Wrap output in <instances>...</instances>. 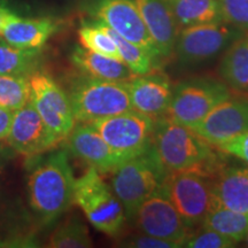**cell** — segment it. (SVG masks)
Masks as SVG:
<instances>
[{
	"label": "cell",
	"instance_id": "cell-1",
	"mask_svg": "<svg viewBox=\"0 0 248 248\" xmlns=\"http://www.w3.org/2000/svg\"><path fill=\"white\" fill-rule=\"evenodd\" d=\"M153 145L168 172L195 171L214 177L224 167L222 152L167 116L155 120Z\"/></svg>",
	"mask_w": 248,
	"mask_h": 248
},
{
	"label": "cell",
	"instance_id": "cell-2",
	"mask_svg": "<svg viewBox=\"0 0 248 248\" xmlns=\"http://www.w3.org/2000/svg\"><path fill=\"white\" fill-rule=\"evenodd\" d=\"M75 177L66 151L51 153L30 172L29 203L45 224L52 223L74 203Z\"/></svg>",
	"mask_w": 248,
	"mask_h": 248
},
{
	"label": "cell",
	"instance_id": "cell-3",
	"mask_svg": "<svg viewBox=\"0 0 248 248\" xmlns=\"http://www.w3.org/2000/svg\"><path fill=\"white\" fill-rule=\"evenodd\" d=\"M168 173L154 145L111 171L110 186L123 204L126 221L131 222L138 207L161 190Z\"/></svg>",
	"mask_w": 248,
	"mask_h": 248
},
{
	"label": "cell",
	"instance_id": "cell-4",
	"mask_svg": "<svg viewBox=\"0 0 248 248\" xmlns=\"http://www.w3.org/2000/svg\"><path fill=\"white\" fill-rule=\"evenodd\" d=\"M74 203L82 209L93 228L102 233L116 237L126 222L124 207L110 185L94 167L75 181Z\"/></svg>",
	"mask_w": 248,
	"mask_h": 248
},
{
	"label": "cell",
	"instance_id": "cell-5",
	"mask_svg": "<svg viewBox=\"0 0 248 248\" xmlns=\"http://www.w3.org/2000/svg\"><path fill=\"white\" fill-rule=\"evenodd\" d=\"M69 97L76 122L91 123L132 109L125 82L82 76L75 79Z\"/></svg>",
	"mask_w": 248,
	"mask_h": 248
},
{
	"label": "cell",
	"instance_id": "cell-6",
	"mask_svg": "<svg viewBox=\"0 0 248 248\" xmlns=\"http://www.w3.org/2000/svg\"><path fill=\"white\" fill-rule=\"evenodd\" d=\"M231 95V90L222 80L210 77L185 79L173 86L166 116L193 129L214 107Z\"/></svg>",
	"mask_w": 248,
	"mask_h": 248
},
{
	"label": "cell",
	"instance_id": "cell-7",
	"mask_svg": "<svg viewBox=\"0 0 248 248\" xmlns=\"http://www.w3.org/2000/svg\"><path fill=\"white\" fill-rule=\"evenodd\" d=\"M160 192L170 200L190 230L202 224L204 217L217 206L212 177L195 171L169 172Z\"/></svg>",
	"mask_w": 248,
	"mask_h": 248
},
{
	"label": "cell",
	"instance_id": "cell-8",
	"mask_svg": "<svg viewBox=\"0 0 248 248\" xmlns=\"http://www.w3.org/2000/svg\"><path fill=\"white\" fill-rule=\"evenodd\" d=\"M90 124L122 161L144 153L153 145L155 120L135 109L95 120Z\"/></svg>",
	"mask_w": 248,
	"mask_h": 248
},
{
	"label": "cell",
	"instance_id": "cell-9",
	"mask_svg": "<svg viewBox=\"0 0 248 248\" xmlns=\"http://www.w3.org/2000/svg\"><path fill=\"white\" fill-rule=\"evenodd\" d=\"M241 33L225 22L185 28L179 30L173 55L184 66L204 63L221 54Z\"/></svg>",
	"mask_w": 248,
	"mask_h": 248
},
{
	"label": "cell",
	"instance_id": "cell-10",
	"mask_svg": "<svg viewBox=\"0 0 248 248\" xmlns=\"http://www.w3.org/2000/svg\"><path fill=\"white\" fill-rule=\"evenodd\" d=\"M30 100L58 142L63 141L75 126L69 97L51 76L33 71L29 76Z\"/></svg>",
	"mask_w": 248,
	"mask_h": 248
},
{
	"label": "cell",
	"instance_id": "cell-11",
	"mask_svg": "<svg viewBox=\"0 0 248 248\" xmlns=\"http://www.w3.org/2000/svg\"><path fill=\"white\" fill-rule=\"evenodd\" d=\"M91 13L124 39L161 59L135 0H94Z\"/></svg>",
	"mask_w": 248,
	"mask_h": 248
},
{
	"label": "cell",
	"instance_id": "cell-12",
	"mask_svg": "<svg viewBox=\"0 0 248 248\" xmlns=\"http://www.w3.org/2000/svg\"><path fill=\"white\" fill-rule=\"evenodd\" d=\"M131 222L142 233L172 241L181 247L191 235L173 204L160 191L138 207Z\"/></svg>",
	"mask_w": 248,
	"mask_h": 248
},
{
	"label": "cell",
	"instance_id": "cell-13",
	"mask_svg": "<svg viewBox=\"0 0 248 248\" xmlns=\"http://www.w3.org/2000/svg\"><path fill=\"white\" fill-rule=\"evenodd\" d=\"M193 131L213 146L248 131V98L229 97L194 126Z\"/></svg>",
	"mask_w": 248,
	"mask_h": 248
},
{
	"label": "cell",
	"instance_id": "cell-14",
	"mask_svg": "<svg viewBox=\"0 0 248 248\" xmlns=\"http://www.w3.org/2000/svg\"><path fill=\"white\" fill-rule=\"evenodd\" d=\"M6 139L14 151L28 156L52 150L59 144L31 100L14 111Z\"/></svg>",
	"mask_w": 248,
	"mask_h": 248
},
{
	"label": "cell",
	"instance_id": "cell-15",
	"mask_svg": "<svg viewBox=\"0 0 248 248\" xmlns=\"http://www.w3.org/2000/svg\"><path fill=\"white\" fill-rule=\"evenodd\" d=\"M132 109L153 117L166 116L172 98L173 85L169 77L159 71L133 76L125 82Z\"/></svg>",
	"mask_w": 248,
	"mask_h": 248
},
{
	"label": "cell",
	"instance_id": "cell-16",
	"mask_svg": "<svg viewBox=\"0 0 248 248\" xmlns=\"http://www.w3.org/2000/svg\"><path fill=\"white\" fill-rule=\"evenodd\" d=\"M64 140L69 152L100 173L111 172L123 162L90 123L75 124Z\"/></svg>",
	"mask_w": 248,
	"mask_h": 248
},
{
	"label": "cell",
	"instance_id": "cell-17",
	"mask_svg": "<svg viewBox=\"0 0 248 248\" xmlns=\"http://www.w3.org/2000/svg\"><path fill=\"white\" fill-rule=\"evenodd\" d=\"M161 59L173 55L179 28L168 0H135Z\"/></svg>",
	"mask_w": 248,
	"mask_h": 248
},
{
	"label": "cell",
	"instance_id": "cell-18",
	"mask_svg": "<svg viewBox=\"0 0 248 248\" xmlns=\"http://www.w3.org/2000/svg\"><path fill=\"white\" fill-rule=\"evenodd\" d=\"M59 23L51 17H22L14 12L0 32V39L22 48H42L55 31Z\"/></svg>",
	"mask_w": 248,
	"mask_h": 248
},
{
	"label": "cell",
	"instance_id": "cell-19",
	"mask_svg": "<svg viewBox=\"0 0 248 248\" xmlns=\"http://www.w3.org/2000/svg\"><path fill=\"white\" fill-rule=\"evenodd\" d=\"M213 194L216 203L248 215V169L223 167L212 177Z\"/></svg>",
	"mask_w": 248,
	"mask_h": 248
},
{
	"label": "cell",
	"instance_id": "cell-20",
	"mask_svg": "<svg viewBox=\"0 0 248 248\" xmlns=\"http://www.w3.org/2000/svg\"><path fill=\"white\" fill-rule=\"evenodd\" d=\"M218 75L231 91L248 95V32L241 33L223 51Z\"/></svg>",
	"mask_w": 248,
	"mask_h": 248
},
{
	"label": "cell",
	"instance_id": "cell-21",
	"mask_svg": "<svg viewBox=\"0 0 248 248\" xmlns=\"http://www.w3.org/2000/svg\"><path fill=\"white\" fill-rule=\"evenodd\" d=\"M70 59L79 70L93 78L126 82L133 77L131 70L122 60L95 53L82 46L74 48Z\"/></svg>",
	"mask_w": 248,
	"mask_h": 248
},
{
	"label": "cell",
	"instance_id": "cell-22",
	"mask_svg": "<svg viewBox=\"0 0 248 248\" xmlns=\"http://www.w3.org/2000/svg\"><path fill=\"white\" fill-rule=\"evenodd\" d=\"M179 30L223 22L219 0H168Z\"/></svg>",
	"mask_w": 248,
	"mask_h": 248
},
{
	"label": "cell",
	"instance_id": "cell-23",
	"mask_svg": "<svg viewBox=\"0 0 248 248\" xmlns=\"http://www.w3.org/2000/svg\"><path fill=\"white\" fill-rule=\"evenodd\" d=\"M201 226L218 232L238 244L245 240L248 232V215L217 204L204 217Z\"/></svg>",
	"mask_w": 248,
	"mask_h": 248
},
{
	"label": "cell",
	"instance_id": "cell-24",
	"mask_svg": "<svg viewBox=\"0 0 248 248\" xmlns=\"http://www.w3.org/2000/svg\"><path fill=\"white\" fill-rule=\"evenodd\" d=\"M42 48H22L0 40V75L27 76L36 71Z\"/></svg>",
	"mask_w": 248,
	"mask_h": 248
},
{
	"label": "cell",
	"instance_id": "cell-25",
	"mask_svg": "<svg viewBox=\"0 0 248 248\" xmlns=\"http://www.w3.org/2000/svg\"><path fill=\"white\" fill-rule=\"evenodd\" d=\"M104 26L106 28L107 32L109 33L111 39L114 40V43L117 46L121 60L128 66L129 69L133 74V76L144 75V74H148L156 69L161 59L155 58L154 55H152L146 49L133 44V43L129 42V40L124 39L123 37H121L119 33L111 30L105 23Z\"/></svg>",
	"mask_w": 248,
	"mask_h": 248
},
{
	"label": "cell",
	"instance_id": "cell-26",
	"mask_svg": "<svg viewBox=\"0 0 248 248\" xmlns=\"http://www.w3.org/2000/svg\"><path fill=\"white\" fill-rule=\"evenodd\" d=\"M78 39L82 47L89 51L121 60L116 44L107 32L104 23L97 18L82 23L78 29Z\"/></svg>",
	"mask_w": 248,
	"mask_h": 248
},
{
	"label": "cell",
	"instance_id": "cell-27",
	"mask_svg": "<svg viewBox=\"0 0 248 248\" xmlns=\"http://www.w3.org/2000/svg\"><path fill=\"white\" fill-rule=\"evenodd\" d=\"M48 247L89 248L92 247V240L84 223L76 217H71L53 231L49 237Z\"/></svg>",
	"mask_w": 248,
	"mask_h": 248
},
{
	"label": "cell",
	"instance_id": "cell-28",
	"mask_svg": "<svg viewBox=\"0 0 248 248\" xmlns=\"http://www.w3.org/2000/svg\"><path fill=\"white\" fill-rule=\"evenodd\" d=\"M29 77L0 75V106L17 110L30 100Z\"/></svg>",
	"mask_w": 248,
	"mask_h": 248
},
{
	"label": "cell",
	"instance_id": "cell-29",
	"mask_svg": "<svg viewBox=\"0 0 248 248\" xmlns=\"http://www.w3.org/2000/svg\"><path fill=\"white\" fill-rule=\"evenodd\" d=\"M223 22L248 32V0H219Z\"/></svg>",
	"mask_w": 248,
	"mask_h": 248
},
{
	"label": "cell",
	"instance_id": "cell-30",
	"mask_svg": "<svg viewBox=\"0 0 248 248\" xmlns=\"http://www.w3.org/2000/svg\"><path fill=\"white\" fill-rule=\"evenodd\" d=\"M237 246V243L229 239L225 235L207 228H201L200 231L191 234L185 240L184 246L188 248H231Z\"/></svg>",
	"mask_w": 248,
	"mask_h": 248
},
{
	"label": "cell",
	"instance_id": "cell-31",
	"mask_svg": "<svg viewBox=\"0 0 248 248\" xmlns=\"http://www.w3.org/2000/svg\"><path fill=\"white\" fill-rule=\"evenodd\" d=\"M120 247L128 248H179L178 244L172 241L161 239V238L153 237V235L146 233H138L130 235L125 239L121 240L119 243Z\"/></svg>",
	"mask_w": 248,
	"mask_h": 248
},
{
	"label": "cell",
	"instance_id": "cell-32",
	"mask_svg": "<svg viewBox=\"0 0 248 248\" xmlns=\"http://www.w3.org/2000/svg\"><path fill=\"white\" fill-rule=\"evenodd\" d=\"M216 148L223 154L237 157L248 166V131L221 142Z\"/></svg>",
	"mask_w": 248,
	"mask_h": 248
},
{
	"label": "cell",
	"instance_id": "cell-33",
	"mask_svg": "<svg viewBox=\"0 0 248 248\" xmlns=\"http://www.w3.org/2000/svg\"><path fill=\"white\" fill-rule=\"evenodd\" d=\"M14 111L0 106V140L7 138L12 125Z\"/></svg>",
	"mask_w": 248,
	"mask_h": 248
},
{
	"label": "cell",
	"instance_id": "cell-34",
	"mask_svg": "<svg viewBox=\"0 0 248 248\" xmlns=\"http://www.w3.org/2000/svg\"><path fill=\"white\" fill-rule=\"evenodd\" d=\"M14 13L13 9H11L7 5L1 2L0 4V32H1L2 28H4L5 23L7 22V20L11 17V15Z\"/></svg>",
	"mask_w": 248,
	"mask_h": 248
},
{
	"label": "cell",
	"instance_id": "cell-35",
	"mask_svg": "<svg viewBox=\"0 0 248 248\" xmlns=\"http://www.w3.org/2000/svg\"><path fill=\"white\" fill-rule=\"evenodd\" d=\"M245 243H246V245L248 246V232H247V234H246V237H245Z\"/></svg>",
	"mask_w": 248,
	"mask_h": 248
},
{
	"label": "cell",
	"instance_id": "cell-36",
	"mask_svg": "<svg viewBox=\"0 0 248 248\" xmlns=\"http://www.w3.org/2000/svg\"><path fill=\"white\" fill-rule=\"evenodd\" d=\"M1 154H2V152H1V150H0V163H1V161H2V157H1Z\"/></svg>",
	"mask_w": 248,
	"mask_h": 248
},
{
	"label": "cell",
	"instance_id": "cell-37",
	"mask_svg": "<svg viewBox=\"0 0 248 248\" xmlns=\"http://www.w3.org/2000/svg\"><path fill=\"white\" fill-rule=\"evenodd\" d=\"M247 169H248V167H247Z\"/></svg>",
	"mask_w": 248,
	"mask_h": 248
},
{
	"label": "cell",
	"instance_id": "cell-38",
	"mask_svg": "<svg viewBox=\"0 0 248 248\" xmlns=\"http://www.w3.org/2000/svg\"><path fill=\"white\" fill-rule=\"evenodd\" d=\"M0 40H1V39H0Z\"/></svg>",
	"mask_w": 248,
	"mask_h": 248
}]
</instances>
